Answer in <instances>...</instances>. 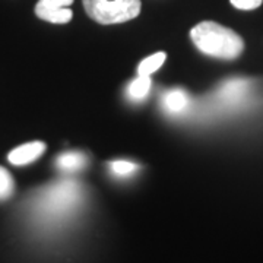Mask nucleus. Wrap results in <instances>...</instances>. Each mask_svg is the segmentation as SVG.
Masks as SVG:
<instances>
[{
  "label": "nucleus",
  "mask_w": 263,
  "mask_h": 263,
  "mask_svg": "<svg viewBox=\"0 0 263 263\" xmlns=\"http://www.w3.org/2000/svg\"><path fill=\"white\" fill-rule=\"evenodd\" d=\"M231 5L237 8V9L241 10H252L259 8L262 5L263 0H230Z\"/></svg>",
  "instance_id": "9b49d317"
},
{
  "label": "nucleus",
  "mask_w": 263,
  "mask_h": 263,
  "mask_svg": "<svg viewBox=\"0 0 263 263\" xmlns=\"http://www.w3.org/2000/svg\"><path fill=\"white\" fill-rule=\"evenodd\" d=\"M72 3L73 0H38L35 15L51 24H67L73 16L69 9Z\"/></svg>",
  "instance_id": "7ed1b4c3"
},
{
  "label": "nucleus",
  "mask_w": 263,
  "mask_h": 263,
  "mask_svg": "<svg viewBox=\"0 0 263 263\" xmlns=\"http://www.w3.org/2000/svg\"><path fill=\"white\" fill-rule=\"evenodd\" d=\"M46 151V143L44 142H28V143H24L18 148L10 152L8 155V160H9L10 164L13 165H27V164H31L34 161H37Z\"/></svg>",
  "instance_id": "20e7f679"
},
{
  "label": "nucleus",
  "mask_w": 263,
  "mask_h": 263,
  "mask_svg": "<svg viewBox=\"0 0 263 263\" xmlns=\"http://www.w3.org/2000/svg\"><path fill=\"white\" fill-rule=\"evenodd\" d=\"M110 170L113 171L116 176H119V177H126V176L133 174V173L138 170V165L130 162V161H113V162L110 164Z\"/></svg>",
  "instance_id": "9d476101"
},
{
  "label": "nucleus",
  "mask_w": 263,
  "mask_h": 263,
  "mask_svg": "<svg viewBox=\"0 0 263 263\" xmlns=\"http://www.w3.org/2000/svg\"><path fill=\"white\" fill-rule=\"evenodd\" d=\"M151 91V78L149 76L139 75L135 81H132L130 85L127 86V97L132 101L138 103L143 101Z\"/></svg>",
  "instance_id": "0eeeda50"
},
{
  "label": "nucleus",
  "mask_w": 263,
  "mask_h": 263,
  "mask_svg": "<svg viewBox=\"0 0 263 263\" xmlns=\"http://www.w3.org/2000/svg\"><path fill=\"white\" fill-rule=\"evenodd\" d=\"M190 37L203 54L216 59L233 60L240 56L245 48L243 38L238 34L212 21L197 24L190 31Z\"/></svg>",
  "instance_id": "f257e3e1"
},
{
  "label": "nucleus",
  "mask_w": 263,
  "mask_h": 263,
  "mask_svg": "<svg viewBox=\"0 0 263 263\" xmlns=\"http://www.w3.org/2000/svg\"><path fill=\"white\" fill-rule=\"evenodd\" d=\"M15 192L13 177L5 167H0V200H8Z\"/></svg>",
  "instance_id": "1a4fd4ad"
},
{
  "label": "nucleus",
  "mask_w": 263,
  "mask_h": 263,
  "mask_svg": "<svg viewBox=\"0 0 263 263\" xmlns=\"http://www.w3.org/2000/svg\"><path fill=\"white\" fill-rule=\"evenodd\" d=\"M165 57H167L165 53H155L152 56L143 59L139 67H138V73L142 76H151L154 72H157L161 66L164 65Z\"/></svg>",
  "instance_id": "6e6552de"
},
{
  "label": "nucleus",
  "mask_w": 263,
  "mask_h": 263,
  "mask_svg": "<svg viewBox=\"0 0 263 263\" xmlns=\"http://www.w3.org/2000/svg\"><path fill=\"white\" fill-rule=\"evenodd\" d=\"M88 16L101 25L123 24L141 13V0H82Z\"/></svg>",
  "instance_id": "f03ea898"
},
{
  "label": "nucleus",
  "mask_w": 263,
  "mask_h": 263,
  "mask_svg": "<svg viewBox=\"0 0 263 263\" xmlns=\"http://www.w3.org/2000/svg\"><path fill=\"white\" fill-rule=\"evenodd\" d=\"M189 105V97L187 94L180 89V88H174L168 91L162 98V107L165 108V111L171 114H180L183 113Z\"/></svg>",
  "instance_id": "39448f33"
},
{
  "label": "nucleus",
  "mask_w": 263,
  "mask_h": 263,
  "mask_svg": "<svg viewBox=\"0 0 263 263\" xmlns=\"http://www.w3.org/2000/svg\"><path fill=\"white\" fill-rule=\"evenodd\" d=\"M88 158L86 155L81 154V152H66L62 154L56 160L57 168L66 171V173H75L82 170L86 165Z\"/></svg>",
  "instance_id": "423d86ee"
}]
</instances>
